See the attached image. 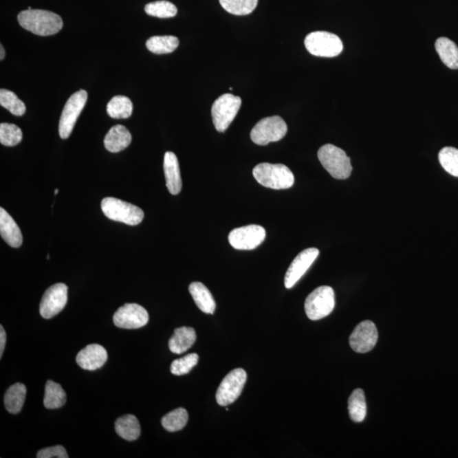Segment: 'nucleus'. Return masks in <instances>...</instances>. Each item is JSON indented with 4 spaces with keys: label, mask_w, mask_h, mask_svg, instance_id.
<instances>
[{
    "label": "nucleus",
    "mask_w": 458,
    "mask_h": 458,
    "mask_svg": "<svg viewBox=\"0 0 458 458\" xmlns=\"http://www.w3.org/2000/svg\"><path fill=\"white\" fill-rule=\"evenodd\" d=\"M435 50L447 67L458 69V47L455 43L447 38H439L435 42Z\"/></svg>",
    "instance_id": "nucleus-22"
},
{
    "label": "nucleus",
    "mask_w": 458,
    "mask_h": 458,
    "mask_svg": "<svg viewBox=\"0 0 458 458\" xmlns=\"http://www.w3.org/2000/svg\"><path fill=\"white\" fill-rule=\"evenodd\" d=\"M266 238V230L259 225L235 228L228 235V241L236 250H250L256 249Z\"/></svg>",
    "instance_id": "nucleus-11"
},
{
    "label": "nucleus",
    "mask_w": 458,
    "mask_h": 458,
    "mask_svg": "<svg viewBox=\"0 0 458 458\" xmlns=\"http://www.w3.org/2000/svg\"><path fill=\"white\" fill-rule=\"evenodd\" d=\"M25 395H27V388L23 384L17 383L12 385L3 397L6 410L12 414L20 413L24 405Z\"/></svg>",
    "instance_id": "nucleus-24"
},
{
    "label": "nucleus",
    "mask_w": 458,
    "mask_h": 458,
    "mask_svg": "<svg viewBox=\"0 0 458 458\" xmlns=\"http://www.w3.org/2000/svg\"><path fill=\"white\" fill-rule=\"evenodd\" d=\"M288 127L279 116H269L258 122L250 132V139L258 145H267L281 140L286 135Z\"/></svg>",
    "instance_id": "nucleus-8"
},
{
    "label": "nucleus",
    "mask_w": 458,
    "mask_h": 458,
    "mask_svg": "<svg viewBox=\"0 0 458 458\" xmlns=\"http://www.w3.org/2000/svg\"><path fill=\"white\" fill-rule=\"evenodd\" d=\"M188 290L199 310L207 314H214L216 310L215 300L206 285L202 283L194 282L190 283Z\"/></svg>",
    "instance_id": "nucleus-21"
},
{
    "label": "nucleus",
    "mask_w": 458,
    "mask_h": 458,
    "mask_svg": "<svg viewBox=\"0 0 458 458\" xmlns=\"http://www.w3.org/2000/svg\"><path fill=\"white\" fill-rule=\"evenodd\" d=\"M220 5L228 13L246 16L257 8L258 0H219Z\"/></svg>",
    "instance_id": "nucleus-30"
},
{
    "label": "nucleus",
    "mask_w": 458,
    "mask_h": 458,
    "mask_svg": "<svg viewBox=\"0 0 458 458\" xmlns=\"http://www.w3.org/2000/svg\"><path fill=\"white\" fill-rule=\"evenodd\" d=\"M0 235L3 241L13 248H18L23 245V238L20 228L2 207L0 208Z\"/></svg>",
    "instance_id": "nucleus-17"
},
{
    "label": "nucleus",
    "mask_w": 458,
    "mask_h": 458,
    "mask_svg": "<svg viewBox=\"0 0 458 458\" xmlns=\"http://www.w3.org/2000/svg\"><path fill=\"white\" fill-rule=\"evenodd\" d=\"M336 305L334 292L329 286H320L305 301V311L309 319L320 320L333 312Z\"/></svg>",
    "instance_id": "nucleus-6"
},
{
    "label": "nucleus",
    "mask_w": 458,
    "mask_h": 458,
    "mask_svg": "<svg viewBox=\"0 0 458 458\" xmlns=\"http://www.w3.org/2000/svg\"><path fill=\"white\" fill-rule=\"evenodd\" d=\"M241 104V98L231 94H225L214 102L212 121L218 132L224 133L228 129L237 116Z\"/></svg>",
    "instance_id": "nucleus-7"
},
{
    "label": "nucleus",
    "mask_w": 458,
    "mask_h": 458,
    "mask_svg": "<svg viewBox=\"0 0 458 458\" xmlns=\"http://www.w3.org/2000/svg\"><path fill=\"white\" fill-rule=\"evenodd\" d=\"M439 161L443 168L458 177V150L453 147L443 148L439 153Z\"/></svg>",
    "instance_id": "nucleus-33"
},
{
    "label": "nucleus",
    "mask_w": 458,
    "mask_h": 458,
    "mask_svg": "<svg viewBox=\"0 0 458 458\" xmlns=\"http://www.w3.org/2000/svg\"><path fill=\"white\" fill-rule=\"evenodd\" d=\"M348 411L352 421L361 423L367 415V404L364 392L356 389L348 400Z\"/></svg>",
    "instance_id": "nucleus-26"
},
{
    "label": "nucleus",
    "mask_w": 458,
    "mask_h": 458,
    "mask_svg": "<svg viewBox=\"0 0 458 458\" xmlns=\"http://www.w3.org/2000/svg\"><path fill=\"white\" fill-rule=\"evenodd\" d=\"M144 10L149 16L158 18L174 17L177 13V7L166 0L148 3L145 6Z\"/></svg>",
    "instance_id": "nucleus-32"
},
{
    "label": "nucleus",
    "mask_w": 458,
    "mask_h": 458,
    "mask_svg": "<svg viewBox=\"0 0 458 458\" xmlns=\"http://www.w3.org/2000/svg\"><path fill=\"white\" fill-rule=\"evenodd\" d=\"M102 212L109 219L135 226L142 223L144 213L140 207L121 199L107 197L101 201Z\"/></svg>",
    "instance_id": "nucleus-4"
},
{
    "label": "nucleus",
    "mask_w": 458,
    "mask_h": 458,
    "mask_svg": "<svg viewBox=\"0 0 458 458\" xmlns=\"http://www.w3.org/2000/svg\"><path fill=\"white\" fill-rule=\"evenodd\" d=\"M318 157L323 167L336 179H347L351 176V159L342 149L333 144H325L319 149Z\"/></svg>",
    "instance_id": "nucleus-3"
},
{
    "label": "nucleus",
    "mask_w": 458,
    "mask_h": 458,
    "mask_svg": "<svg viewBox=\"0 0 458 458\" xmlns=\"http://www.w3.org/2000/svg\"><path fill=\"white\" fill-rule=\"evenodd\" d=\"M164 173L166 188L171 194L176 195L182 190V178L179 163L173 152H166L164 155Z\"/></svg>",
    "instance_id": "nucleus-18"
},
{
    "label": "nucleus",
    "mask_w": 458,
    "mask_h": 458,
    "mask_svg": "<svg viewBox=\"0 0 458 458\" xmlns=\"http://www.w3.org/2000/svg\"><path fill=\"white\" fill-rule=\"evenodd\" d=\"M58 193H59V190H56V192H54V194L57 195Z\"/></svg>",
    "instance_id": "nucleus-39"
},
{
    "label": "nucleus",
    "mask_w": 458,
    "mask_h": 458,
    "mask_svg": "<svg viewBox=\"0 0 458 458\" xmlns=\"http://www.w3.org/2000/svg\"><path fill=\"white\" fill-rule=\"evenodd\" d=\"M132 142V135L122 125L112 127L105 137V147L108 151L118 153L125 150Z\"/></svg>",
    "instance_id": "nucleus-19"
},
{
    "label": "nucleus",
    "mask_w": 458,
    "mask_h": 458,
    "mask_svg": "<svg viewBox=\"0 0 458 458\" xmlns=\"http://www.w3.org/2000/svg\"><path fill=\"white\" fill-rule=\"evenodd\" d=\"M0 105L14 116H21L25 114V104L12 91L3 89L0 90Z\"/></svg>",
    "instance_id": "nucleus-31"
},
{
    "label": "nucleus",
    "mask_w": 458,
    "mask_h": 458,
    "mask_svg": "<svg viewBox=\"0 0 458 458\" xmlns=\"http://www.w3.org/2000/svg\"><path fill=\"white\" fill-rule=\"evenodd\" d=\"M195 341V330L190 327H181L174 330L173 336L169 340V349L173 353H184L191 348Z\"/></svg>",
    "instance_id": "nucleus-20"
},
{
    "label": "nucleus",
    "mask_w": 458,
    "mask_h": 458,
    "mask_svg": "<svg viewBox=\"0 0 458 458\" xmlns=\"http://www.w3.org/2000/svg\"><path fill=\"white\" fill-rule=\"evenodd\" d=\"M87 100L88 93L85 90H79L69 98L60 119L59 133L61 139L65 140L70 137Z\"/></svg>",
    "instance_id": "nucleus-9"
},
{
    "label": "nucleus",
    "mask_w": 458,
    "mask_h": 458,
    "mask_svg": "<svg viewBox=\"0 0 458 458\" xmlns=\"http://www.w3.org/2000/svg\"><path fill=\"white\" fill-rule=\"evenodd\" d=\"M0 53H1V56H0V60L3 61L5 59L6 57V50L3 49V45L0 46Z\"/></svg>",
    "instance_id": "nucleus-38"
},
{
    "label": "nucleus",
    "mask_w": 458,
    "mask_h": 458,
    "mask_svg": "<svg viewBox=\"0 0 458 458\" xmlns=\"http://www.w3.org/2000/svg\"><path fill=\"white\" fill-rule=\"evenodd\" d=\"M38 458H68L67 450L63 446L47 447L40 450L37 453Z\"/></svg>",
    "instance_id": "nucleus-36"
},
{
    "label": "nucleus",
    "mask_w": 458,
    "mask_h": 458,
    "mask_svg": "<svg viewBox=\"0 0 458 458\" xmlns=\"http://www.w3.org/2000/svg\"><path fill=\"white\" fill-rule=\"evenodd\" d=\"M246 380L247 373L242 369H236L228 373L217 389V404L227 406L234 403L241 396Z\"/></svg>",
    "instance_id": "nucleus-10"
},
{
    "label": "nucleus",
    "mask_w": 458,
    "mask_h": 458,
    "mask_svg": "<svg viewBox=\"0 0 458 458\" xmlns=\"http://www.w3.org/2000/svg\"><path fill=\"white\" fill-rule=\"evenodd\" d=\"M108 358L107 351L100 345H87L76 355V361L80 368L94 371L104 366Z\"/></svg>",
    "instance_id": "nucleus-16"
},
{
    "label": "nucleus",
    "mask_w": 458,
    "mask_h": 458,
    "mask_svg": "<svg viewBox=\"0 0 458 458\" xmlns=\"http://www.w3.org/2000/svg\"><path fill=\"white\" fill-rule=\"evenodd\" d=\"M6 339L7 337L6 330L1 325L0 326V358H2L3 351H5Z\"/></svg>",
    "instance_id": "nucleus-37"
},
{
    "label": "nucleus",
    "mask_w": 458,
    "mask_h": 458,
    "mask_svg": "<svg viewBox=\"0 0 458 458\" xmlns=\"http://www.w3.org/2000/svg\"><path fill=\"white\" fill-rule=\"evenodd\" d=\"M115 428L120 437L126 441H136L140 436V422L135 416L131 415V414L119 417L116 421Z\"/></svg>",
    "instance_id": "nucleus-23"
},
{
    "label": "nucleus",
    "mask_w": 458,
    "mask_h": 458,
    "mask_svg": "<svg viewBox=\"0 0 458 458\" xmlns=\"http://www.w3.org/2000/svg\"><path fill=\"white\" fill-rule=\"evenodd\" d=\"M23 140V131L19 127L10 123L0 124V143L5 146L12 147Z\"/></svg>",
    "instance_id": "nucleus-34"
},
{
    "label": "nucleus",
    "mask_w": 458,
    "mask_h": 458,
    "mask_svg": "<svg viewBox=\"0 0 458 458\" xmlns=\"http://www.w3.org/2000/svg\"><path fill=\"white\" fill-rule=\"evenodd\" d=\"M133 105L129 98L118 96L112 98L107 105V113L114 119H126L133 113Z\"/></svg>",
    "instance_id": "nucleus-28"
},
{
    "label": "nucleus",
    "mask_w": 458,
    "mask_h": 458,
    "mask_svg": "<svg viewBox=\"0 0 458 458\" xmlns=\"http://www.w3.org/2000/svg\"><path fill=\"white\" fill-rule=\"evenodd\" d=\"M188 420L187 410L179 407L166 414L162 417V424L166 430L169 432H177L186 426Z\"/></svg>",
    "instance_id": "nucleus-29"
},
{
    "label": "nucleus",
    "mask_w": 458,
    "mask_h": 458,
    "mask_svg": "<svg viewBox=\"0 0 458 458\" xmlns=\"http://www.w3.org/2000/svg\"><path fill=\"white\" fill-rule=\"evenodd\" d=\"M253 176L261 185L272 190H287L294 183L292 171L283 164L261 163L254 166Z\"/></svg>",
    "instance_id": "nucleus-2"
},
{
    "label": "nucleus",
    "mask_w": 458,
    "mask_h": 458,
    "mask_svg": "<svg viewBox=\"0 0 458 458\" xmlns=\"http://www.w3.org/2000/svg\"><path fill=\"white\" fill-rule=\"evenodd\" d=\"M198 361L199 356L196 353L188 354L184 358L174 360L171 365V373L177 376L184 375L197 365Z\"/></svg>",
    "instance_id": "nucleus-35"
},
{
    "label": "nucleus",
    "mask_w": 458,
    "mask_h": 458,
    "mask_svg": "<svg viewBox=\"0 0 458 458\" xmlns=\"http://www.w3.org/2000/svg\"><path fill=\"white\" fill-rule=\"evenodd\" d=\"M17 19L25 30L39 36L56 34L63 28L61 17L49 10H23L18 14Z\"/></svg>",
    "instance_id": "nucleus-1"
},
{
    "label": "nucleus",
    "mask_w": 458,
    "mask_h": 458,
    "mask_svg": "<svg viewBox=\"0 0 458 458\" xmlns=\"http://www.w3.org/2000/svg\"><path fill=\"white\" fill-rule=\"evenodd\" d=\"M179 45V40L174 36H154L147 40L146 47L156 54H170Z\"/></svg>",
    "instance_id": "nucleus-27"
},
{
    "label": "nucleus",
    "mask_w": 458,
    "mask_h": 458,
    "mask_svg": "<svg viewBox=\"0 0 458 458\" xmlns=\"http://www.w3.org/2000/svg\"><path fill=\"white\" fill-rule=\"evenodd\" d=\"M305 46L312 56L332 58L343 50V43L337 35L328 32H311L305 39Z\"/></svg>",
    "instance_id": "nucleus-5"
},
{
    "label": "nucleus",
    "mask_w": 458,
    "mask_h": 458,
    "mask_svg": "<svg viewBox=\"0 0 458 458\" xmlns=\"http://www.w3.org/2000/svg\"><path fill=\"white\" fill-rule=\"evenodd\" d=\"M149 318L148 312L143 307L127 303L115 312L113 322L120 329H136L146 325Z\"/></svg>",
    "instance_id": "nucleus-13"
},
{
    "label": "nucleus",
    "mask_w": 458,
    "mask_h": 458,
    "mask_svg": "<svg viewBox=\"0 0 458 458\" xmlns=\"http://www.w3.org/2000/svg\"><path fill=\"white\" fill-rule=\"evenodd\" d=\"M379 338L375 325L369 320L360 323L350 336V345L358 353H367L375 347Z\"/></svg>",
    "instance_id": "nucleus-14"
},
{
    "label": "nucleus",
    "mask_w": 458,
    "mask_h": 458,
    "mask_svg": "<svg viewBox=\"0 0 458 458\" xmlns=\"http://www.w3.org/2000/svg\"><path fill=\"white\" fill-rule=\"evenodd\" d=\"M319 250L317 248H308L304 250L294 258L292 263L287 271L285 278L286 289H292L296 283L303 277L309 268L317 259Z\"/></svg>",
    "instance_id": "nucleus-15"
},
{
    "label": "nucleus",
    "mask_w": 458,
    "mask_h": 458,
    "mask_svg": "<svg viewBox=\"0 0 458 458\" xmlns=\"http://www.w3.org/2000/svg\"><path fill=\"white\" fill-rule=\"evenodd\" d=\"M67 402V394L60 384L52 380L47 381L43 405L47 409L61 408Z\"/></svg>",
    "instance_id": "nucleus-25"
},
{
    "label": "nucleus",
    "mask_w": 458,
    "mask_h": 458,
    "mask_svg": "<svg viewBox=\"0 0 458 458\" xmlns=\"http://www.w3.org/2000/svg\"><path fill=\"white\" fill-rule=\"evenodd\" d=\"M68 287L63 283L50 286L43 294L39 305L40 315L50 319L60 314L67 303Z\"/></svg>",
    "instance_id": "nucleus-12"
}]
</instances>
